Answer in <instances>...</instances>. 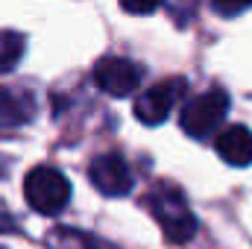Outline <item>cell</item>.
I'll list each match as a JSON object with an SVG mask.
<instances>
[{"mask_svg":"<svg viewBox=\"0 0 252 249\" xmlns=\"http://www.w3.org/2000/svg\"><path fill=\"white\" fill-rule=\"evenodd\" d=\"M153 217L158 220L164 238L170 244H188L196 232V217L190 211L188 199L182 196V190L173 185H158L153 187L150 199H147Z\"/></svg>","mask_w":252,"mask_h":249,"instance_id":"6da1fadb","label":"cell"},{"mask_svg":"<svg viewBox=\"0 0 252 249\" xmlns=\"http://www.w3.org/2000/svg\"><path fill=\"white\" fill-rule=\"evenodd\" d=\"M24 196L38 214H59L70 199V182L56 167H35L24 179Z\"/></svg>","mask_w":252,"mask_h":249,"instance_id":"7a4b0ae2","label":"cell"},{"mask_svg":"<svg viewBox=\"0 0 252 249\" xmlns=\"http://www.w3.org/2000/svg\"><path fill=\"white\" fill-rule=\"evenodd\" d=\"M226 112H229V94L220 91V88H211V91H205V94H199V97L185 103L179 124L190 138H208L223 124Z\"/></svg>","mask_w":252,"mask_h":249,"instance_id":"3957f363","label":"cell"},{"mask_svg":"<svg viewBox=\"0 0 252 249\" xmlns=\"http://www.w3.org/2000/svg\"><path fill=\"white\" fill-rule=\"evenodd\" d=\"M185 97V79H164L147 88L135 100V118L147 126H158L167 121V115L176 109V103Z\"/></svg>","mask_w":252,"mask_h":249,"instance_id":"277c9868","label":"cell"},{"mask_svg":"<svg viewBox=\"0 0 252 249\" xmlns=\"http://www.w3.org/2000/svg\"><path fill=\"white\" fill-rule=\"evenodd\" d=\"M88 179L103 196H126L132 190V170L118 153H103L91 161Z\"/></svg>","mask_w":252,"mask_h":249,"instance_id":"5b68a950","label":"cell"},{"mask_svg":"<svg viewBox=\"0 0 252 249\" xmlns=\"http://www.w3.org/2000/svg\"><path fill=\"white\" fill-rule=\"evenodd\" d=\"M94 82L112 97H129L141 85V67L121 56H106L94 67Z\"/></svg>","mask_w":252,"mask_h":249,"instance_id":"8992f818","label":"cell"},{"mask_svg":"<svg viewBox=\"0 0 252 249\" xmlns=\"http://www.w3.org/2000/svg\"><path fill=\"white\" fill-rule=\"evenodd\" d=\"M217 156L232 167H250L252 164V132L247 126H229L214 141Z\"/></svg>","mask_w":252,"mask_h":249,"instance_id":"52a82bcc","label":"cell"},{"mask_svg":"<svg viewBox=\"0 0 252 249\" xmlns=\"http://www.w3.org/2000/svg\"><path fill=\"white\" fill-rule=\"evenodd\" d=\"M35 118V100L30 91L6 88L0 91V129H15Z\"/></svg>","mask_w":252,"mask_h":249,"instance_id":"ba28073f","label":"cell"},{"mask_svg":"<svg viewBox=\"0 0 252 249\" xmlns=\"http://www.w3.org/2000/svg\"><path fill=\"white\" fill-rule=\"evenodd\" d=\"M47 249H118L94 235H82V232H70V229H53L47 235Z\"/></svg>","mask_w":252,"mask_h":249,"instance_id":"9c48e42d","label":"cell"},{"mask_svg":"<svg viewBox=\"0 0 252 249\" xmlns=\"http://www.w3.org/2000/svg\"><path fill=\"white\" fill-rule=\"evenodd\" d=\"M24 47H27V41H24L21 32H12V30L0 32V73L15 70V64L24 56Z\"/></svg>","mask_w":252,"mask_h":249,"instance_id":"30bf717a","label":"cell"},{"mask_svg":"<svg viewBox=\"0 0 252 249\" xmlns=\"http://www.w3.org/2000/svg\"><path fill=\"white\" fill-rule=\"evenodd\" d=\"M121 6L129 15H150L161 6V0H121Z\"/></svg>","mask_w":252,"mask_h":249,"instance_id":"8fae6325","label":"cell"},{"mask_svg":"<svg viewBox=\"0 0 252 249\" xmlns=\"http://www.w3.org/2000/svg\"><path fill=\"white\" fill-rule=\"evenodd\" d=\"M211 6H214L220 15H238V12L250 9L252 0H211Z\"/></svg>","mask_w":252,"mask_h":249,"instance_id":"7c38bea8","label":"cell"},{"mask_svg":"<svg viewBox=\"0 0 252 249\" xmlns=\"http://www.w3.org/2000/svg\"><path fill=\"white\" fill-rule=\"evenodd\" d=\"M15 229H18V226H15V220H12V214L0 208V232H15Z\"/></svg>","mask_w":252,"mask_h":249,"instance_id":"4fadbf2b","label":"cell"},{"mask_svg":"<svg viewBox=\"0 0 252 249\" xmlns=\"http://www.w3.org/2000/svg\"><path fill=\"white\" fill-rule=\"evenodd\" d=\"M0 249H6V247H0Z\"/></svg>","mask_w":252,"mask_h":249,"instance_id":"5bb4252c","label":"cell"}]
</instances>
